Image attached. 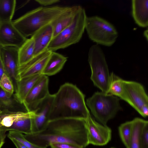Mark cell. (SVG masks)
<instances>
[{
  "instance_id": "7",
  "label": "cell",
  "mask_w": 148,
  "mask_h": 148,
  "mask_svg": "<svg viewBox=\"0 0 148 148\" xmlns=\"http://www.w3.org/2000/svg\"><path fill=\"white\" fill-rule=\"evenodd\" d=\"M85 29L91 40L105 46L112 45L118 36V32L114 26L97 16L87 17Z\"/></svg>"
},
{
  "instance_id": "24",
  "label": "cell",
  "mask_w": 148,
  "mask_h": 148,
  "mask_svg": "<svg viewBox=\"0 0 148 148\" xmlns=\"http://www.w3.org/2000/svg\"><path fill=\"white\" fill-rule=\"evenodd\" d=\"M32 119L21 120L14 122L10 127H0V130L6 132L14 131L25 134L32 133Z\"/></svg>"
},
{
  "instance_id": "2",
  "label": "cell",
  "mask_w": 148,
  "mask_h": 148,
  "mask_svg": "<svg viewBox=\"0 0 148 148\" xmlns=\"http://www.w3.org/2000/svg\"><path fill=\"white\" fill-rule=\"evenodd\" d=\"M54 95L49 121L66 118L86 119L90 115L85 95L75 85L65 83Z\"/></svg>"
},
{
  "instance_id": "1",
  "label": "cell",
  "mask_w": 148,
  "mask_h": 148,
  "mask_svg": "<svg viewBox=\"0 0 148 148\" xmlns=\"http://www.w3.org/2000/svg\"><path fill=\"white\" fill-rule=\"evenodd\" d=\"M32 143L47 148L56 143H68L85 147L89 144L86 119L62 118L48 121L42 130L24 135Z\"/></svg>"
},
{
  "instance_id": "18",
  "label": "cell",
  "mask_w": 148,
  "mask_h": 148,
  "mask_svg": "<svg viewBox=\"0 0 148 148\" xmlns=\"http://www.w3.org/2000/svg\"><path fill=\"white\" fill-rule=\"evenodd\" d=\"M42 75L36 74L17 81L15 97L20 103H23L27 95Z\"/></svg>"
},
{
  "instance_id": "23",
  "label": "cell",
  "mask_w": 148,
  "mask_h": 148,
  "mask_svg": "<svg viewBox=\"0 0 148 148\" xmlns=\"http://www.w3.org/2000/svg\"><path fill=\"white\" fill-rule=\"evenodd\" d=\"M16 5L15 0H0V23L12 21Z\"/></svg>"
},
{
  "instance_id": "34",
  "label": "cell",
  "mask_w": 148,
  "mask_h": 148,
  "mask_svg": "<svg viewBox=\"0 0 148 148\" xmlns=\"http://www.w3.org/2000/svg\"><path fill=\"white\" fill-rule=\"evenodd\" d=\"M4 73H6L7 74L0 55V80Z\"/></svg>"
},
{
  "instance_id": "38",
  "label": "cell",
  "mask_w": 148,
  "mask_h": 148,
  "mask_svg": "<svg viewBox=\"0 0 148 148\" xmlns=\"http://www.w3.org/2000/svg\"><path fill=\"white\" fill-rule=\"evenodd\" d=\"M114 148V147H111V148Z\"/></svg>"
},
{
  "instance_id": "16",
  "label": "cell",
  "mask_w": 148,
  "mask_h": 148,
  "mask_svg": "<svg viewBox=\"0 0 148 148\" xmlns=\"http://www.w3.org/2000/svg\"><path fill=\"white\" fill-rule=\"evenodd\" d=\"M81 7L77 5L69 7L66 10L51 23L53 31V37L72 23L76 14Z\"/></svg>"
},
{
  "instance_id": "26",
  "label": "cell",
  "mask_w": 148,
  "mask_h": 148,
  "mask_svg": "<svg viewBox=\"0 0 148 148\" xmlns=\"http://www.w3.org/2000/svg\"><path fill=\"white\" fill-rule=\"evenodd\" d=\"M132 121L121 124L119 127V135L122 141L126 148H128L132 130Z\"/></svg>"
},
{
  "instance_id": "8",
  "label": "cell",
  "mask_w": 148,
  "mask_h": 148,
  "mask_svg": "<svg viewBox=\"0 0 148 148\" xmlns=\"http://www.w3.org/2000/svg\"><path fill=\"white\" fill-rule=\"evenodd\" d=\"M139 114L143 106L148 105V98L143 86L134 81L123 80V92L120 97Z\"/></svg>"
},
{
  "instance_id": "9",
  "label": "cell",
  "mask_w": 148,
  "mask_h": 148,
  "mask_svg": "<svg viewBox=\"0 0 148 148\" xmlns=\"http://www.w3.org/2000/svg\"><path fill=\"white\" fill-rule=\"evenodd\" d=\"M49 82L47 76L42 75L31 90L23 103L27 112H34L50 94Z\"/></svg>"
},
{
  "instance_id": "35",
  "label": "cell",
  "mask_w": 148,
  "mask_h": 148,
  "mask_svg": "<svg viewBox=\"0 0 148 148\" xmlns=\"http://www.w3.org/2000/svg\"><path fill=\"white\" fill-rule=\"evenodd\" d=\"M5 132V131L0 130V148H1L4 143Z\"/></svg>"
},
{
  "instance_id": "17",
  "label": "cell",
  "mask_w": 148,
  "mask_h": 148,
  "mask_svg": "<svg viewBox=\"0 0 148 148\" xmlns=\"http://www.w3.org/2000/svg\"><path fill=\"white\" fill-rule=\"evenodd\" d=\"M132 15L136 23L145 27L148 25V0L132 1Z\"/></svg>"
},
{
  "instance_id": "6",
  "label": "cell",
  "mask_w": 148,
  "mask_h": 148,
  "mask_svg": "<svg viewBox=\"0 0 148 148\" xmlns=\"http://www.w3.org/2000/svg\"><path fill=\"white\" fill-rule=\"evenodd\" d=\"M88 61L91 70L90 79L94 85L102 92L108 93L110 75L104 55L98 45L90 47Z\"/></svg>"
},
{
  "instance_id": "36",
  "label": "cell",
  "mask_w": 148,
  "mask_h": 148,
  "mask_svg": "<svg viewBox=\"0 0 148 148\" xmlns=\"http://www.w3.org/2000/svg\"><path fill=\"white\" fill-rule=\"evenodd\" d=\"M14 144L17 148H28L21 143L14 139H10Z\"/></svg>"
},
{
  "instance_id": "27",
  "label": "cell",
  "mask_w": 148,
  "mask_h": 148,
  "mask_svg": "<svg viewBox=\"0 0 148 148\" xmlns=\"http://www.w3.org/2000/svg\"><path fill=\"white\" fill-rule=\"evenodd\" d=\"M0 88L11 97L14 91V86L10 77L4 73L0 80Z\"/></svg>"
},
{
  "instance_id": "25",
  "label": "cell",
  "mask_w": 148,
  "mask_h": 148,
  "mask_svg": "<svg viewBox=\"0 0 148 148\" xmlns=\"http://www.w3.org/2000/svg\"><path fill=\"white\" fill-rule=\"evenodd\" d=\"M123 80L112 73L110 75L108 93L119 97L123 92Z\"/></svg>"
},
{
  "instance_id": "20",
  "label": "cell",
  "mask_w": 148,
  "mask_h": 148,
  "mask_svg": "<svg viewBox=\"0 0 148 148\" xmlns=\"http://www.w3.org/2000/svg\"><path fill=\"white\" fill-rule=\"evenodd\" d=\"M34 112H6L0 113V127L10 126L15 121L29 118H33Z\"/></svg>"
},
{
  "instance_id": "14",
  "label": "cell",
  "mask_w": 148,
  "mask_h": 148,
  "mask_svg": "<svg viewBox=\"0 0 148 148\" xmlns=\"http://www.w3.org/2000/svg\"><path fill=\"white\" fill-rule=\"evenodd\" d=\"M18 48L13 47H0V55L7 73L15 80L18 66Z\"/></svg>"
},
{
  "instance_id": "33",
  "label": "cell",
  "mask_w": 148,
  "mask_h": 148,
  "mask_svg": "<svg viewBox=\"0 0 148 148\" xmlns=\"http://www.w3.org/2000/svg\"><path fill=\"white\" fill-rule=\"evenodd\" d=\"M148 105L144 106L142 107L140 114L144 117H146L148 115Z\"/></svg>"
},
{
  "instance_id": "32",
  "label": "cell",
  "mask_w": 148,
  "mask_h": 148,
  "mask_svg": "<svg viewBox=\"0 0 148 148\" xmlns=\"http://www.w3.org/2000/svg\"><path fill=\"white\" fill-rule=\"evenodd\" d=\"M35 1L40 4L45 6L52 5L60 1L59 0H36Z\"/></svg>"
},
{
  "instance_id": "37",
  "label": "cell",
  "mask_w": 148,
  "mask_h": 148,
  "mask_svg": "<svg viewBox=\"0 0 148 148\" xmlns=\"http://www.w3.org/2000/svg\"><path fill=\"white\" fill-rule=\"evenodd\" d=\"M1 112L0 111V113Z\"/></svg>"
},
{
  "instance_id": "28",
  "label": "cell",
  "mask_w": 148,
  "mask_h": 148,
  "mask_svg": "<svg viewBox=\"0 0 148 148\" xmlns=\"http://www.w3.org/2000/svg\"><path fill=\"white\" fill-rule=\"evenodd\" d=\"M8 137L10 139H14L21 143L28 148H42L30 143L26 139L22 133L14 131H10Z\"/></svg>"
},
{
  "instance_id": "10",
  "label": "cell",
  "mask_w": 148,
  "mask_h": 148,
  "mask_svg": "<svg viewBox=\"0 0 148 148\" xmlns=\"http://www.w3.org/2000/svg\"><path fill=\"white\" fill-rule=\"evenodd\" d=\"M52 51L47 50L35 56L26 64L18 66L16 80L22 79L37 74H42Z\"/></svg>"
},
{
  "instance_id": "11",
  "label": "cell",
  "mask_w": 148,
  "mask_h": 148,
  "mask_svg": "<svg viewBox=\"0 0 148 148\" xmlns=\"http://www.w3.org/2000/svg\"><path fill=\"white\" fill-rule=\"evenodd\" d=\"M86 120L89 145L103 146L110 141L112 132L109 127L99 124L93 119L90 115Z\"/></svg>"
},
{
  "instance_id": "5",
  "label": "cell",
  "mask_w": 148,
  "mask_h": 148,
  "mask_svg": "<svg viewBox=\"0 0 148 148\" xmlns=\"http://www.w3.org/2000/svg\"><path fill=\"white\" fill-rule=\"evenodd\" d=\"M86 17L85 10L82 7L72 23L53 38L47 50L55 51L78 42L84 32Z\"/></svg>"
},
{
  "instance_id": "21",
  "label": "cell",
  "mask_w": 148,
  "mask_h": 148,
  "mask_svg": "<svg viewBox=\"0 0 148 148\" xmlns=\"http://www.w3.org/2000/svg\"><path fill=\"white\" fill-rule=\"evenodd\" d=\"M34 42L31 37L27 38L18 48V66L23 65L32 60L34 56Z\"/></svg>"
},
{
  "instance_id": "3",
  "label": "cell",
  "mask_w": 148,
  "mask_h": 148,
  "mask_svg": "<svg viewBox=\"0 0 148 148\" xmlns=\"http://www.w3.org/2000/svg\"><path fill=\"white\" fill-rule=\"evenodd\" d=\"M69 7L58 6L39 7L26 13L12 22L22 35L27 38L51 24Z\"/></svg>"
},
{
  "instance_id": "4",
  "label": "cell",
  "mask_w": 148,
  "mask_h": 148,
  "mask_svg": "<svg viewBox=\"0 0 148 148\" xmlns=\"http://www.w3.org/2000/svg\"><path fill=\"white\" fill-rule=\"evenodd\" d=\"M86 104L95 119L105 126L122 109L117 97L102 92H95Z\"/></svg>"
},
{
  "instance_id": "12",
  "label": "cell",
  "mask_w": 148,
  "mask_h": 148,
  "mask_svg": "<svg viewBox=\"0 0 148 148\" xmlns=\"http://www.w3.org/2000/svg\"><path fill=\"white\" fill-rule=\"evenodd\" d=\"M27 39L15 27L12 21L0 23V47L19 48Z\"/></svg>"
},
{
  "instance_id": "19",
  "label": "cell",
  "mask_w": 148,
  "mask_h": 148,
  "mask_svg": "<svg viewBox=\"0 0 148 148\" xmlns=\"http://www.w3.org/2000/svg\"><path fill=\"white\" fill-rule=\"evenodd\" d=\"M67 58L55 51H52L42 74L46 76L53 75L62 68Z\"/></svg>"
},
{
  "instance_id": "29",
  "label": "cell",
  "mask_w": 148,
  "mask_h": 148,
  "mask_svg": "<svg viewBox=\"0 0 148 148\" xmlns=\"http://www.w3.org/2000/svg\"><path fill=\"white\" fill-rule=\"evenodd\" d=\"M141 148H148V122L144 126L140 135Z\"/></svg>"
},
{
  "instance_id": "13",
  "label": "cell",
  "mask_w": 148,
  "mask_h": 148,
  "mask_svg": "<svg viewBox=\"0 0 148 148\" xmlns=\"http://www.w3.org/2000/svg\"><path fill=\"white\" fill-rule=\"evenodd\" d=\"M54 96V94H49L34 112L35 116L32 119V133L42 130L49 121Z\"/></svg>"
},
{
  "instance_id": "22",
  "label": "cell",
  "mask_w": 148,
  "mask_h": 148,
  "mask_svg": "<svg viewBox=\"0 0 148 148\" xmlns=\"http://www.w3.org/2000/svg\"><path fill=\"white\" fill-rule=\"evenodd\" d=\"M132 134L128 148H141L140 137L143 128L148 121L139 118L132 121Z\"/></svg>"
},
{
  "instance_id": "15",
  "label": "cell",
  "mask_w": 148,
  "mask_h": 148,
  "mask_svg": "<svg viewBox=\"0 0 148 148\" xmlns=\"http://www.w3.org/2000/svg\"><path fill=\"white\" fill-rule=\"evenodd\" d=\"M31 37L34 42L35 56L47 50L53 38L52 26L50 24L43 27L37 31Z\"/></svg>"
},
{
  "instance_id": "31",
  "label": "cell",
  "mask_w": 148,
  "mask_h": 148,
  "mask_svg": "<svg viewBox=\"0 0 148 148\" xmlns=\"http://www.w3.org/2000/svg\"><path fill=\"white\" fill-rule=\"evenodd\" d=\"M51 148H83L82 147L68 143H56L50 145Z\"/></svg>"
},
{
  "instance_id": "30",
  "label": "cell",
  "mask_w": 148,
  "mask_h": 148,
  "mask_svg": "<svg viewBox=\"0 0 148 148\" xmlns=\"http://www.w3.org/2000/svg\"><path fill=\"white\" fill-rule=\"evenodd\" d=\"M0 103L7 107L10 106L12 103V101L11 97H9L6 93L0 88Z\"/></svg>"
}]
</instances>
